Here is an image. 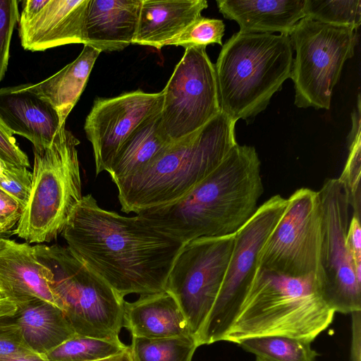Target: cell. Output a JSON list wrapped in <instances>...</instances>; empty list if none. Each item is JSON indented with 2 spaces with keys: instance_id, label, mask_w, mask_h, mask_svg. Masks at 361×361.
<instances>
[{
  "instance_id": "6da1fadb",
  "label": "cell",
  "mask_w": 361,
  "mask_h": 361,
  "mask_svg": "<svg viewBox=\"0 0 361 361\" xmlns=\"http://www.w3.org/2000/svg\"><path fill=\"white\" fill-rule=\"evenodd\" d=\"M62 235L75 256L122 298L164 291L184 245L137 215L101 208L90 194L73 209Z\"/></svg>"
},
{
  "instance_id": "7a4b0ae2",
  "label": "cell",
  "mask_w": 361,
  "mask_h": 361,
  "mask_svg": "<svg viewBox=\"0 0 361 361\" xmlns=\"http://www.w3.org/2000/svg\"><path fill=\"white\" fill-rule=\"evenodd\" d=\"M264 191L254 147L238 143L220 164L180 200L136 215L185 244L235 233L255 214Z\"/></svg>"
},
{
  "instance_id": "3957f363",
  "label": "cell",
  "mask_w": 361,
  "mask_h": 361,
  "mask_svg": "<svg viewBox=\"0 0 361 361\" xmlns=\"http://www.w3.org/2000/svg\"><path fill=\"white\" fill-rule=\"evenodd\" d=\"M236 121L220 111L116 185L127 214L176 202L206 178L237 144Z\"/></svg>"
},
{
  "instance_id": "277c9868",
  "label": "cell",
  "mask_w": 361,
  "mask_h": 361,
  "mask_svg": "<svg viewBox=\"0 0 361 361\" xmlns=\"http://www.w3.org/2000/svg\"><path fill=\"white\" fill-rule=\"evenodd\" d=\"M335 312L315 275L290 276L259 268L224 341L283 336L311 342L329 327Z\"/></svg>"
},
{
  "instance_id": "5b68a950",
  "label": "cell",
  "mask_w": 361,
  "mask_h": 361,
  "mask_svg": "<svg viewBox=\"0 0 361 361\" xmlns=\"http://www.w3.org/2000/svg\"><path fill=\"white\" fill-rule=\"evenodd\" d=\"M293 61L288 35L240 31L233 35L214 65L221 111L237 121L264 110L290 78Z\"/></svg>"
},
{
  "instance_id": "8992f818",
  "label": "cell",
  "mask_w": 361,
  "mask_h": 361,
  "mask_svg": "<svg viewBox=\"0 0 361 361\" xmlns=\"http://www.w3.org/2000/svg\"><path fill=\"white\" fill-rule=\"evenodd\" d=\"M79 144L64 124L49 146L33 149L31 193L13 231L26 243H49L56 238L81 200Z\"/></svg>"
},
{
  "instance_id": "52a82bcc",
  "label": "cell",
  "mask_w": 361,
  "mask_h": 361,
  "mask_svg": "<svg viewBox=\"0 0 361 361\" xmlns=\"http://www.w3.org/2000/svg\"><path fill=\"white\" fill-rule=\"evenodd\" d=\"M35 253L53 274L59 307L75 334L118 339L125 300L87 267L68 247L34 246Z\"/></svg>"
},
{
  "instance_id": "ba28073f",
  "label": "cell",
  "mask_w": 361,
  "mask_h": 361,
  "mask_svg": "<svg viewBox=\"0 0 361 361\" xmlns=\"http://www.w3.org/2000/svg\"><path fill=\"white\" fill-rule=\"evenodd\" d=\"M289 37L295 51L290 77L295 104L329 109L344 63L354 54L357 30L305 17Z\"/></svg>"
},
{
  "instance_id": "9c48e42d",
  "label": "cell",
  "mask_w": 361,
  "mask_h": 361,
  "mask_svg": "<svg viewBox=\"0 0 361 361\" xmlns=\"http://www.w3.org/2000/svg\"><path fill=\"white\" fill-rule=\"evenodd\" d=\"M288 200L276 195L257 207L235 233L229 264L218 295L195 336L198 346L224 341L258 268L262 248L284 214Z\"/></svg>"
},
{
  "instance_id": "30bf717a",
  "label": "cell",
  "mask_w": 361,
  "mask_h": 361,
  "mask_svg": "<svg viewBox=\"0 0 361 361\" xmlns=\"http://www.w3.org/2000/svg\"><path fill=\"white\" fill-rule=\"evenodd\" d=\"M163 92L158 130L166 143L193 133L221 111L215 68L205 46L185 49Z\"/></svg>"
},
{
  "instance_id": "8fae6325",
  "label": "cell",
  "mask_w": 361,
  "mask_h": 361,
  "mask_svg": "<svg viewBox=\"0 0 361 361\" xmlns=\"http://www.w3.org/2000/svg\"><path fill=\"white\" fill-rule=\"evenodd\" d=\"M318 193L322 213L318 281L322 295L335 313L360 312L361 276L345 243L352 216L347 194L338 178L326 180Z\"/></svg>"
},
{
  "instance_id": "7c38bea8",
  "label": "cell",
  "mask_w": 361,
  "mask_h": 361,
  "mask_svg": "<svg viewBox=\"0 0 361 361\" xmlns=\"http://www.w3.org/2000/svg\"><path fill=\"white\" fill-rule=\"evenodd\" d=\"M235 234L202 237L185 243L169 274L165 290L178 303L195 338L223 283Z\"/></svg>"
},
{
  "instance_id": "4fadbf2b",
  "label": "cell",
  "mask_w": 361,
  "mask_h": 361,
  "mask_svg": "<svg viewBox=\"0 0 361 361\" xmlns=\"http://www.w3.org/2000/svg\"><path fill=\"white\" fill-rule=\"evenodd\" d=\"M262 248L258 268L290 276L321 274V203L318 192L302 188ZM319 282V281H318Z\"/></svg>"
},
{
  "instance_id": "5bb4252c",
  "label": "cell",
  "mask_w": 361,
  "mask_h": 361,
  "mask_svg": "<svg viewBox=\"0 0 361 361\" xmlns=\"http://www.w3.org/2000/svg\"><path fill=\"white\" fill-rule=\"evenodd\" d=\"M163 102V90L147 93L137 90L95 99L84 130L92 146L97 175L109 171L123 143L142 123L161 111Z\"/></svg>"
},
{
  "instance_id": "9a60e30c",
  "label": "cell",
  "mask_w": 361,
  "mask_h": 361,
  "mask_svg": "<svg viewBox=\"0 0 361 361\" xmlns=\"http://www.w3.org/2000/svg\"><path fill=\"white\" fill-rule=\"evenodd\" d=\"M90 0H25L18 22L23 48L31 51L85 44Z\"/></svg>"
},
{
  "instance_id": "2e32d148",
  "label": "cell",
  "mask_w": 361,
  "mask_h": 361,
  "mask_svg": "<svg viewBox=\"0 0 361 361\" xmlns=\"http://www.w3.org/2000/svg\"><path fill=\"white\" fill-rule=\"evenodd\" d=\"M52 283L53 274L34 246L0 238V290L16 305L40 299L59 307Z\"/></svg>"
},
{
  "instance_id": "e0dca14e",
  "label": "cell",
  "mask_w": 361,
  "mask_h": 361,
  "mask_svg": "<svg viewBox=\"0 0 361 361\" xmlns=\"http://www.w3.org/2000/svg\"><path fill=\"white\" fill-rule=\"evenodd\" d=\"M0 118L13 135L27 139L34 149L49 146L62 126L52 106L25 84L0 89Z\"/></svg>"
},
{
  "instance_id": "ac0fdd59",
  "label": "cell",
  "mask_w": 361,
  "mask_h": 361,
  "mask_svg": "<svg viewBox=\"0 0 361 361\" xmlns=\"http://www.w3.org/2000/svg\"><path fill=\"white\" fill-rule=\"evenodd\" d=\"M142 0H90L85 43L100 52L122 51L133 44Z\"/></svg>"
},
{
  "instance_id": "d6986e66",
  "label": "cell",
  "mask_w": 361,
  "mask_h": 361,
  "mask_svg": "<svg viewBox=\"0 0 361 361\" xmlns=\"http://www.w3.org/2000/svg\"><path fill=\"white\" fill-rule=\"evenodd\" d=\"M123 327L132 336L138 338H162L192 335L178 303L166 290L140 295L134 302L125 301Z\"/></svg>"
},
{
  "instance_id": "ffe728a7",
  "label": "cell",
  "mask_w": 361,
  "mask_h": 361,
  "mask_svg": "<svg viewBox=\"0 0 361 361\" xmlns=\"http://www.w3.org/2000/svg\"><path fill=\"white\" fill-rule=\"evenodd\" d=\"M306 0H218L219 12L247 33L290 35L305 18Z\"/></svg>"
},
{
  "instance_id": "44dd1931",
  "label": "cell",
  "mask_w": 361,
  "mask_h": 361,
  "mask_svg": "<svg viewBox=\"0 0 361 361\" xmlns=\"http://www.w3.org/2000/svg\"><path fill=\"white\" fill-rule=\"evenodd\" d=\"M207 6L206 0H142L133 44L160 49Z\"/></svg>"
},
{
  "instance_id": "7402d4cb",
  "label": "cell",
  "mask_w": 361,
  "mask_h": 361,
  "mask_svg": "<svg viewBox=\"0 0 361 361\" xmlns=\"http://www.w3.org/2000/svg\"><path fill=\"white\" fill-rule=\"evenodd\" d=\"M101 52L84 44L79 56L47 79L35 84L26 83L28 90L47 102L57 112L61 126L80 99L94 64Z\"/></svg>"
},
{
  "instance_id": "603a6c76",
  "label": "cell",
  "mask_w": 361,
  "mask_h": 361,
  "mask_svg": "<svg viewBox=\"0 0 361 361\" xmlns=\"http://www.w3.org/2000/svg\"><path fill=\"white\" fill-rule=\"evenodd\" d=\"M12 317L37 353L45 354L75 334L61 309L40 299L17 305Z\"/></svg>"
},
{
  "instance_id": "cb8c5ba5",
  "label": "cell",
  "mask_w": 361,
  "mask_h": 361,
  "mask_svg": "<svg viewBox=\"0 0 361 361\" xmlns=\"http://www.w3.org/2000/svg\"><path fill=\"white\" fill-rule=\"evenodd\" d=\"M160 114L142 123L120 147L108 171L116 185L140 170L171 145L159 135Z\"/></svg>"
},
{
  "instance_id": "d4e9b609",
  "label": "cell",
  "mask_w": 361,
  "mask_h": 361,
  "mask_svg": "<svg viewBox=\"0 0 361 361\" xmlns=\"http://www.w3.org/2000/svg\"><path fill=\"white\" fill-rule=\"evenodd\" d=\"M238 344L256 357L269 361H315L319 355L311 347V342L283 336L250 338Z\"/></svg>"
},
{
  "instance_id": "484cf974",
  "label": "cell",
  "mask_w": 361,
  "mask_h": 361,
  "mask_svg": "<svg viewBox=\"0 0 361 361\" xmlns=\"http://www.w3.org/2000/svg\"><path fill=\"white\" fill-rule=\"evenodd\" d=\"M197 347L192 335L162 338L132 336L129 349L133 361H192Z\"/></svg>"
},
{
  "instance_id": "4316f807",
  "label": "cell",
  "mask_w": 361,
  "mask_h": 361,
  "mask_svg": "<svg viewBox=\"0 0 361 361\" xmlns=\"http://www.w3.org/2000/svg\"><path fill=\"white\" fill-rule=\"evenodd\" d=\"M128 348L119 338H97L75 334L45 354L50 361H99Z\"/></svg>"
},
{
  "instance_id": "83f0119b",
  "label": "cell",
  "mask_w": 361,
  "mask_h": 361,
  "mask_svg": "<svg viewBox=\"0 0 361 361\" xmlns=\"http://www.w3.org/2000/svg\"><path fill=\"white\" fill-rule=\"evenodd\" d=\"M360 96L357 97V107L352 114V128L348 136V157L343 170L338 178L343 185L352 216L361 220V139H360Z\"/></svg>"
},
{
  "instance_id": "f1b7e54d",
  "label": "cell",
  "mask_w": 361,
  "mask_h": 361,
  "mask_svg": "<svg viewBox=\"0 0 361 361\" xmlns=\"http://www.w3.org/2000/svg\"><path fill=\"white\" fill-rule=\"evenodd\" d=\"M305 17L357 30L361 23V1L306 0Z\"/></svg>"
},
{
  "instance_id": "f546056e",
  "label": "cell",
  "mask_w": 361,
  "mask_h": 361,
  "mask_svg": "<svg viewBox=\"0 0 361 361\" xmlns=\"http://www.w3.org/2000/svg\"><path fill=\"white\" fill-rule=\"evenodd\" d=\"M225 25L221 20L207 18L202 16L194 20L181 32L166 42L165 46H205L210 44L222 45Z\"/></svg>"
},
{
  "instance_id": "4dcf8cb0",
  "label": "cell",
  "mask_w": 361,
  "mask_h": 361,
  "mask_svg": "<svg viewBox=\"0 0 361 361\" xmlns=\"http://www.w3.org/2000/svg\"><path fill=\"white\" fill-rule=\"evenodd\" d=\"M32 183V174L27 168L6 163L0 176V189L11 197L23 211L30 196Z\"/></svg>"
},
{
  "instance_id": "1f68e13d",
  "label": "cell",
  "mask_w": 361,
  "mask_h": 361,
  "mask_svg": "<svg viewBox=\"0 0 361 361\" xmlns=\"http://www.w3.org/2000/svg\"><path fill=\"white\" fill-rule=\"evenodd\" d=\"M18 3L0 0V82L7 71L13 32L19 19Z\"/></svg>"
},
{
  "instance_id": "d6a6232c",
  "label": "cell",
  "mask_w": 361,
  "mask_h": 361,
  "mask_svg": "<svg viewBox=\"0 0 361 361\" xmlns=\"http://www.w3.org/2000/svg\"><path fill=\"white\" fill-rule=\"evenodd\" d=\"M33 353L20 326L0 319V360Z\"/></svg>"
},
{
  "instance_id": "836d02e7",
  "label": "cell",
  "mask_w": 361,
  "mask_h": 361,
  "mask_svg": "<svg viewBox=\"0 0 361 361\" xmlns=\"http://www.w3.org/2000/svg\"><path fill=\"white\" fill-rule=\"evenodd\" d=\"M14 135L0 118V159L11 165L30 167L26 154L19 147Z\"/></svg>"
},
{
  "instance_id": "e575fe53",
  "label": "cell",
  "mask_w": 361,
  "mask_h": 361,
  "mask_svg": "<svg viewBox=\"0 0 361 361\" xmlns=\"http://www.w3.org/2000/svg\"><path fill=\"white\" fill-rule=\"evenodd\" d=\"M22 212L18 204L0 189V226L4 233L17 225Z\"/></svg>"
},
{
  "instance_id": "d590c367",
  "label": "cell",
  "mask_w": 361,
  "mask_h": 361,
  "mask_svg": "<svg viewBox=\"0 0 361 361\" xmlns=\"http://www.w3.org/2000/svg\"><path fill=\"white\" fill-rule=\"evenodd\" d=\"M345 243L358 276H361V226L360 221L351 216Z\"/></svg>"
},
{
  "instance_id": "8d00e7d4",
  "label": "cell",
  "mask_w": 361,
  "mask_h": 361,
  "mask_svg": "<svg viewBox=\"0 0 361 361\" xmlns=\"http://www.w3.org/2000/svg\"><path fill=\"white\" fill-rule=\"evenodd\" d=\"M16 310V304L0 290V319L12 317Z\"/></svg>"
},
{
  "instance_id": "74e56055",
  "label": "cell",
  "mask_w": 361,
  "mask_h": 361,
  "mask_svg": "<svg viewBox=\"0 0 361 361\" xmlns=\"http://www.w3.org/2000/svg\"><path fill=\"white\" fill-rule=\"evenodd\" d=\"M0 361H50L46 354L40 353H33L30 354L23 355L14 357L1 360Z\"/></svg>"
},
{
  "instance_id": "f35d334b",
  "label": "cell",
  "mask_w": 361,
  "mask_h": 361,
  "mask_svg": "<svg viewBox=\"0 0 361 361\" xmlns=\"http://www.w3.org/2000/svg\"><path fill=\"white\" fill-rule=\"evenodd\" d=\"M99 361H133L129 346L124 351L114 355L112 357L99 360Z\"/></svg>"
},
{
  "instance_id": "ab89813d",
  "label": "cell",
  "mask_w": 361,
  "mask_h": 361,
  "mask_svg": "<svg viewBox=\"0 0 361 361\" xmlns=\"http://www.w3.org/2000/svg\"><path fill=\"white\" fill-rule=\"evenodd\" d=\"M6 162L4 161L1 159H0V176L2 174L4 168H5Z\"/></svg>"
},
{
  "instance_id": "60d3db41",
  "label": "cell",
  "mask_w": 361,
  "mask_h": 361,
  "mask_svg": "<svg viewBox=\"0 0 361 361\" xmlns=\"http://www.w3.org/2000/svg\"><path fill=\"white\" fill-rule=\"evenodd\" d=\"M255 361H269V360L257 357Z\"/></svg>"
},
{
  "instance_id": "b9f144b4",
  "label": "cell",
  "mask_w": 361,
  "mask_h": 361,
  "mask_svg": "<svg viewBox=\"0 0 361 361\" xmlns=\"http://www.w3.org/2000/svg\"><path fill=\"white\" fill-rule=\"evenodd\" d=\"M3 233H4V232H3V231H2V229H1V226H0V238H1V235H2Z\"/></svg>"
}]
</instances>
